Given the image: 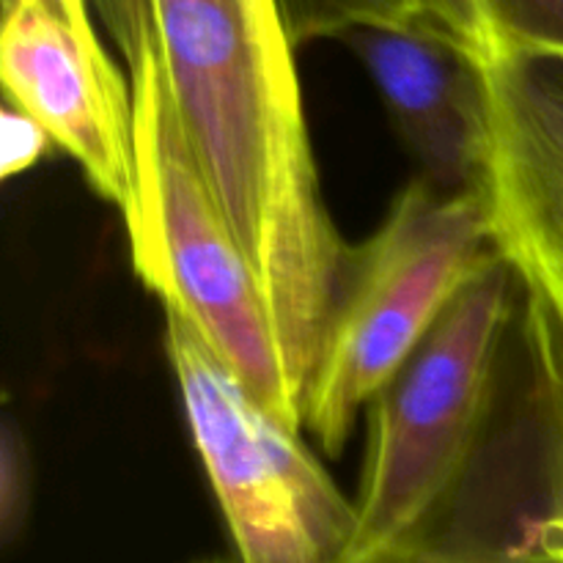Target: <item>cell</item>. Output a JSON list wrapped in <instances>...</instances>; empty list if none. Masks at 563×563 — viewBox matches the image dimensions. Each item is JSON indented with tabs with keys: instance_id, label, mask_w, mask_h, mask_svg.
Segmentation results:
<instances>
[{
	"instance_id": "obj_1",
	"label": "cell",
	"mask_w": 563,
	"mask_h": 563,
	"mask_svg": "<svg viewBox=\"0 0 563 563\" xmlns=\"http://www.w3.org/2000/svg\"><path fill=\"white\" fill-rule=\"evenodd\" d=\"M148 3L187 137L262 280L302 418L352 245L319 187L295 44L247 0Z\"/></svg>"
},
{
	"instance_id": "obj_2",
	"label": "cell",
	"mask_w": 563,
	"mask_h": 563,
	"mask_svg": "<svg viewBox=\"0 0 563 563\" xmlns=\"http://www.w3.org/2000/svg\"><path fill=\"white\" fill-rule=\"evenodd\" d=\"M520 291L511 264L495 253L368 405L350 563L438 542L493 416Z\"/></svg>"
},
{
	"instance_id": "obj_3",
	"label": "cell",
	"mask_w": 563,
	"mask_h": 563,
	"mask_svg": "<svg viewBox=\"0 0 563 563\" xmlns=\"http://www.w3.org/2000/svg\"><path fill=\"white\" fill-rule=\"evenodd\" d=\"M124 64L135 108V187L121 212L132 267L275 416L302 429L267 295L187 137L154 33Z\"/></svg>"
},
{
	"instance_id": "obj_4",
	"label": "cell",
	"mask_w": 563,
	"mask_h": 563,
	"mask_svg": "<svg viewBox=\"0 0 563 563\" xmlns=\"http://www.w3.org/2000/svg\"><path fill=\"white\" fill-rule=\"evenodd\" d=\"M498 253L476 190L443 192L416 176L379 229L352 247L339 306L313 368L302 429L339 456L357 416Z\"/></svg>"
},
{
	"instance_id": "obj_5",
	"label": "cell",
	"mask_w": 563,
	"mask_h": 563,
	"mask_svg": "<svg viewBox=\"0 0 563 563\" xmlns=\"http://www.w3.org/2000/svg\"><path fill=\"white\" fill-rule=\"evenodd\" d=\"M163 311L165 355L240 563H350L355 500L185 313Z\"/></svg>"
},
{
	"instance_id": "obj_6",
	"label": "cell",
	"mask_w": 563,
	"mask_h": 563,
	"mask_svg": "<svg viewBox=\"0 0 563 563\" xmlns=\"http://www.w3.org/2000/svg\"><path fill=\"white\" fill-rule=\"evenodd\" d=\"M5 102L36 119L93 190L126 209L135 187V108L88 0H0Z\"/></svg>"
},
{
	"instance_id": "obj_7",
	"label": "cell",
	"mask_w": 563,
	"mask_h": 563,
	"mask_svg": "<svg viewBox=\"0 0 563 563\" xmlns=\"http://www.w3.org/2000/svg\"><path fill=\"white\" fill-rule=\"evenodd\" d=\"M478 196L500 256L563 350V53L495 49Z\"/></svg>"
},
{
	"instance_id": "obj_8",
	"label": "cell",
	"mask_w": 563,
	"mask_h": 563,
	"mask_svg": "<svg viewBox=\"0 0 563 563\" xmlns=\"http://www.w3.org/2000/svg\"><path fill=\"white\" fill-rule=\"evenodd\" d=\"M330 42L372 77L421 179L443 192H478L489 126L487 55L423 11L352 22Z\"/></svg>"
},
{
	"instance_id": "obj_9",
	"label": "cell",
	"mask_w": 563,
	"mask_h": 563,
	"mask_svg": "<svg viewBox=\"0 0 563 563\" xmlns=\"http://www.w3.org/2000/svg\"><path fill=\"white\" fill-rule=\"evenodd\" d=\"M495 49L563 53V0H478Z\"/></svg>"
},
{
	"instance_id": "obj_10",
	"label": "cell",
	"mask_w": 563,
	"mask_h": 563,
	"mask_svg": "<svg viewBox=\"0 0 563 563\" xmlns=\"http://www.w3.org/2000/svg\"><path fill=\"white\" fill-rule=\"evenodd\" d=\"M33 504V462L22 427L5 412L0 429V537L5 544L25 531Z\"/></svg>"
},
{
	"instance_id": "obj_11",
	"label": "cell",
	"mask_w": 563,
	"mask_h": 563,
	"mask_svg": "<svg viewBox=\"0 0 563 563\" xmlns=\"http://www.w3.org/2000/svg\"><path fill=\"white\" fill-rule=\"evenodd\" d=\"M49 146H55L53 137L36 119L16 110L14 104H3V163H0L3 179H14L31 170Z\"/></svg>"
},
{
	"instance_id": "obj_12",
	"label": "cell",
	"mask_w": 563,
	"mask_h": 563,
	"mask_svg": "<svg viewBox=\"0 0 563 563\" xmlns=\"http://www.w3.org/2000/svg\"><path fill=\"white\" fill-rule=\"evenodd\" d=\"M97 22L113 38L121 58H130L141 42L154 33L152 3L148 0H88Z\"/></svg>"
},
{
	"instance_id": "obj_13",
	"label": "cell",
	"mask_w": 563,
	"mask_h": 563,
	"mask_svg": "<svg viewBox=\"0 0 563 563\" xmlns=\"http://www.w3.org/2000/svg\"><path fill=\"white\" fill-rule=\"evenodd\" d=\"M416 3L423 14L449 27L454 36L471 44L473 49H478L487 58L495 53L493 36H489L487 22H484L482 9H478V0H416Z\"/></svg>"
},
{
	"instance_id": "obj_14",
	"label": "cell",
	"mask_w": 563,
	"mask_h": 563,
	"mask_svg": "<svg viewBox=\"0 0 563 563\" xmlns=\"http://www.w3.org/2000/svg\"><path fill=\"white\" fill-rule=\"evenodd\" d=\"M220 563V561H203ZM355 563H563V555L555 553H506V550H489V553H456V550H407V553L372 555Z\"/></svg>"
},
{
	"instance_id": "obj_15",
	"label": "cell",
	"mask_w": 563,
	"mask_h": 563,
	"mask_svg": "<svg viewBox=\"0 0 563 563\" xmlns=\"http://www.w3.org/2000/svg\"><path fill=\"white\" fill-rule=\"evenodd\" d=\"M247 3L253 5V9L258 11L262 16H267V20H280L284 22V14H280V3L278 0H247ZM286 25V22H284Z\"/></svg>"
}]
</instances>
